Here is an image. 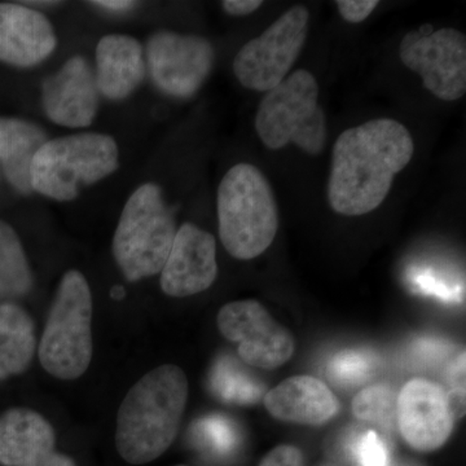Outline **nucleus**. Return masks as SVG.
<instances>
[{"mask_svg":"<svg viewBox=\"0 0 466 466\" xmlns=\"http://www.w3.org/2000/svg\"><path fill=\"white\" fill-rule=\"evenodd\" d=\"M147 55L153 82L175 97L200 90L214 64L213 46L198 35L159 32L149 39Z\"/></svg>","mask_w":466,"mask_h":466,"instance_id":"11","label":"nucleus"},{"mask_svg":"<svg viewBox=\"0 0 466 466\" xmlns=\"http://www.w3.org/2000/svg\"><path fill=\"white\" fill-rule=\"evenodd\" d=\"M452 351V345L437 337H420L410 343V359L421 367L441 364Z\"/></svg>","mask_w":466,"mask_h":466,"instance_id":"27","label":"nucleus"},{"mask_svg":"<svg viewBox=\"0 0 466 466\" xmlns=\"http://www.w3.org/2000/svg\"><path fill=\"white\" fill-rule=\"evenodd\" d=\"M54 429L30 408H12L0 417V464L33 466L54 452Z\"/></svg>","mask_w":466,"mask_h":466,"instance_id":"17","label":"nucleus"},{"mask_svg":"<svg viewBox=\"0 0 466 466\" xmlns=\"http://www.w3.org/2000/svg\"><path fill=\"white\" fill-rule=\"evenodd\" d=\"M92 5L109 9V11L121 12L134 8L137 3L127 2V0H99V2H92Z\"/></svg>","mask_w":466,"mask_h":466,"instance_id":"32","label":"nucleus"},{"mask_svg":"<svg viewBox=\"0 0 466 466\" xmlns=\"http://www.w3.org/2000/svg\"><path fill=\"white\" fill-rule=\"evenodd\" d=\"M33 287V276L16 231L0 220V297L25 296Z\"/></svg>","mask_w":466,"mask_h":466,"instance_id":"21","label":"nucleus"},{"mask_svg":"<svg viewBox=\"0 0 466 466\" xmlns=\"http://www.w3.org/2000/svg\"><path fill=\"white\" fill-rule=\"evenodd\" d=\"M447 381H449V395L451 408L455 417H461L465 410V352L451 361L447 370Z\"/></svg>","mask_w":466,"mask_h":466,"instance_id":"28","label":"nucleus"},{"mask_svg":"<svg viewBox=\"0 0 466 466\" xmlns=\"http://www.w3.org/2000/svg\"><path fill=\"white\" fill-rule=\"evenodd\" d=\"M401 63L421 76L426 90L443 101L461 99L466 92L465 34L452 27L406 34L400 45Z\"/></svg>","mask_w":466,"mask_h":466,"instance_id":"9","label":"nucleus"},{"mask_svg":"<svg viewBox=\"0 0 466 466\" xmlns=\"http://www.w3.org/2000/svg\"><path fill=\"white\" fill-rule=\"evenodd\" d=\"M377 359L367 350H343L328 363V375L343 386L366 382L375 372Z\"/></svg>","mask_w":466,"mask_h":466,"instance_id":"25","label":"nucleus"},{"mask_svg":"<svg viewBox=\"0 0 466 466\" xmlns=\"http://www.w3.org/2000/svg\"><path fill=\"white\" fill-rule=\"evenodd\" d=\"M50 21L41 12L0 3V61L20 67L36 66L56 48Z\"/></svg>","mask_w":466,"mask_h":466,"instance_id":"15","label":"nucleus"},{"mask_svg":"<svg viewBox=\"0 0 466 466\" xmlns=\"http://www.w3.org/2000/svg\"><path fill=\"white\" fill-rule=\"evenodd\" d=\"M398 466H416V465H412V464H400V465H398Z\"/></svg>","mask_w":466,"mask_h":466,"instance_id":"34","label":"nucleus"},{"mask_svg":"<svg viewBox=\"0 0 466 466\" xmlns=\"http://www.w3.org/2000/svg\"><path fill=\"white\" fill-rule=\"evenodd\" d=\"M348 452L357 466H390L388 443L373 431L352 435Z\"/></svg>","mask_w":466,"mask_h":466,"instance_id":"26","label":"nucleus"},{"mask_svg":"<svg viewBox=\"0 0 466 466\" xmlns=\"http://www.w3.org/2000/svg\"><path fill=\"white\" fill-rule=\"evenodd\" d=\"M267 410L276 419L302 425H321L339 413V403L324 382L315 377L285 380L265 397Z\"/></svg>","mask_w":466,"mask_h":466,"instance_id":"16","label":"nucleus"},{"mask_svg":"<svg viewBox=\"0 0 466 466\" xmlns=\"http://www.w3.org/2000/svg\"><path fill=\"white\" fill-rule=\"evenodd\" d=\"M397 420L407 443L428 452L440 449L449 440L455 415L441 386L416 379L406 383L398 395Z\"/></svg>","mask_w":466,"mask_h":466,"instance_id":"12","label":"nucleus"},{"mask_svg":"<svg viewBox=\"0 0 466 466\" xmlns=\"http://www.w3.org/2000/svg\"><path fill=\"white\" fill-rule=\"evenodd\" d=\"M33 466H76L75 461L67 456L60 455V453L52 452L46 456L41 461L36 462Z\"/></svg>","mask_w":466,"mask_h":466,"instance_id":"33","label":"nucleus"},{"mask_svg":"<svg viewBox=\"0 0 466 466\" xmlns=\"http://www.w3.org/2000/svg\"><path fill=\"white\" fill-rule=\"evenodd\" d=\"M211 388L218 397L236 404L257 403L263 395L262 383L248 375L231 358L217 361L211 372Z\"/></svg>","mask_w":466,"mask_h":466,"instance_id":"22","label":"nucleus"},{"mask_svg":"<svg viewBox=\"0 0 466 466\" xmlns=\"http://www.w3.org/2000/svg\"><path fill=\"white\" fill-rule=\"evenodd\" d=\"M413 153L412 135L395 119H370L343 131L332 150L327 187L330 208L345 217H360L376 210Z\"/></svg>","mask_w":466,"mask_h":466,"instance_id":"1","label":"nucleus"},{"mask_svg":"<svg viewBox=\"0 0 466 466\" xmlns=\"http://www.w3.org/2000/svg\"><path fill=\"white\" fill-rule=\"evenodd\" d=\"M309 14L294 5L257 38L242 46L233 73L248 90L267 92L284 81L308 38Z\"/></svg>","mask_w":466,"mask_h":466,"instance_id":"8","label":"nucleus"},{"mask_svg":"<svg viewBox=\"0 0 466 466\" xmlns=\"http://www.w3.org/2000/svg\"><path fill=\"white\" fill-rule=\"evenodd\" d=\"M218 327L227 339L238 343V355L251 367L274 370L293 355V337L257 300L223 306L218 314Z\"/></svg>","mask_w":466,"mask_h":466,"instance_id":"10","label":"nucleus"},{"mask_svg":"<svg viewBox=\"0 0 466 466\" xmlns=\"http://www.w3.org/2000/svg\"><path fill=\"white\" fill-rule=\"evenodd\" d=\"M337 9L343 20L351 24L363 23L375 11L377 0H337Z\"/></svg>","mask_w":466,"mask_h":466,"instance_id":"29","label":"nucleus"},{"mask_svg":"<svg viewBox=\"0 0 466 466\" xmlns=\"http://www.w3.org/2000/svg\"><path fill=\"white\" fill-rule=\"evenodd\" d=\"M262 5L263 2L260 0H225L222 3V7L227 14L232 15V16H248V15L254 14Z\"/></svg>","mask_w":466,"mask_h":466,"instance_id":"31","label":"nucleus"},{"mask_svg":"<svg viewBox=\"0 0 466 466\" xmlns=\"http://www.w3.org/2000/svg\"><path fill=\"white\" fill-rule=\"evenodd\" d=\"M188 400L182 368L150 370L126 394L116 415V446L125 461L147 464L167 452L179 431Z\"/></svg>","mask_w":466,"mask_h":466,"instance_id":"2","label":"nucleus"},{"mask_svg":"<svg viewBox=\"0 0 466 466\" xmlns=\"http://www.w3.org/2000/svg\"><path fill=\"white\" fill-rule=\"evenodd\" d=\"M97 91L96 78L87 61L75 56L43 84V108L55 124L87 127L96 116Z\"/></svg>","mask_w":466,"mask_h":466,"instance_id":"14","label":"nucleus"},{"mask_svg":"<svg viewBox=\"0 0 466 466\" xmlns=\"http://www.w3.org/2000/svg\"><path fill=\"white\" fill-rule=\"evenodd\" d=\"M397 395L388 385H373L358 392L352 412L361 421L372 422L383 431H391L397 419Z\"/></svg>","mask_w":466,"mask_h":466,"instance_id":"23","label":"nucleus"},{"mask_svg":"<svg viewBox=\"0 0 466 466\" xmlns=\"http://www.w3.org/2000/svg\"><path fill=\"white\" fill-rule=\"evenodd\" d=\"M256 131L268 149L294 144L309 156L321 155L327 143V116L319 104L314 75L296 70L267 91L257 112Z\"/></svg>","mask_w":466,"mask_h":466,"instance_id":"4","label":"nucleus"},{"mask_svg":"<svg viewBox=\"0 0 466 466\" xmlns=\"http://www.w3.org/2000/svg\"><path fill=\"white\" fill-rule=\"evenodd\" d=\"M175 235L173 213L161 189L143 184L126 202L113 238V254L126 280L134 283L161 272Z\"/></svg>","mask_w":466,"mask_h":466,"instance_id":"5","label":"nucleus"},{"mask_svg":"<svg viewBox=\"0 0 466 466\" xmlns=\"http://www.w3.org/2000/svg\"><path fill=\"white\" fill-rule=\"evenodd\" d=\"M35 333L29 315L14 303L0 305V381L25 372L35 352Z\"/></svg>","mask_w":466,"mask_h":466,"instance_id":"20","label":"nucleus"},{"mask_svg":"<svg viewBox=\"0 0 466 466\" xmlns=\"http://www.w3.org/2000/svg\"><path fill=\"white\" fill-rule=\"evenodd\" d=\"M193 440L217 458H225L233 453L238 444V433L232 421L223 416H208L198 420L192 429Z\"/></svg>","mask_w":466,"mask_h":466,"instance_id":"24","label":"nucleus"},{"mask_svg":"<svg viewBox=\"0 0 466 466\" xmlns=\"http://www.w3.org/2000/svg\"><path fill=\"white\" fill-rule=\"evenodd\" d=\"M218 275L217 244L211 233L184 223L161 271V288L170 297L195 296L208 289Z\"/></svg>","mask_w":466,"mask_h":466,"instance_id":"13","label":"nucleus"},{"mask_svg":"<svg viewBox=\"0 0 466 466\" xmlns=\"http://www.w3.org/2000/svg\"><path fill=\"white\" fill-rule=\"evenodd\" d=\"M46 140L41 127L17 118H0V164L9 183L21 193L33 191L30 167Z\"/></svg>","mask_w":466,"mask_h":466,"instance_id":"19","label":"nucleus"},{"mask_svg":"<svg viewBox=\"0 0 466 466\" xmlns=\"http://www.w3.org/2000/svg\"><path fill=\"white\" fill-rule=\"evenodd\" d=\"M179 466H184V465H179Z\"/></svg>","mask_w":466,"mask_h":466,"instance_id":"35","label":"nucleus"},{"mask_svg":"<svg viewBox=\"0 0 466 466\" xmlns=\"http://www.w3.org/2000/svg\"><path fill=\"white\" fill-rule=\"evenodd\" d=\"M260 466H303V456L293 446H279L260 462Z\"/></svg>","mask_w":466,"mask_h":466,"instance_id":"30","label":"nucleus"},{"mask_svg":"<svg viewBox=\"0 0 466 466\" xmlns=\"http://www.w3.org/2000/svg\"><path fill=\"white\" fill-rule=\"evenodd\" d=\"M96 85L110 100L133 94L146 76L142 45L133 36L112 34L100 39L96 47Z\"/></svg>","mask_w":466,"mask_h":466,"instance_id":"18","label":"nucleus"},{"mask_svg":"<svg viewBox=\"0 0 466 466\" xmlns=\"http://www.w3.org/2000/svg\"><path fill=\"white\" fill-rule=\"evenodd\" d=\"M118 168V146L108 135L84 133L47 140L34 156V191L57 201L75 200L86 186Z\"/></svg>","mask_w":466,"mask_h":466,"instance_id":"6","label":"nucleus"},{"mask_svg":"<svg viewBox=\"0 0 466 466\" xmlns=\"http://www.w3.org/2000/svg\"><path fill=\"white\" fill-rule=\"evenodd\" d=\"M217 205L220 240L233 258L254 259L271 247L279 228L278 205L258 167L229 168L218 188Z\"/></svg>","mask_w":466,"mask_h":466,"instance_id":"3","label":"nucleus"},{"mask_svg":"<svg viewBox=\"0 0 466 466\" xmlns=\"http://www.w3.org/2000/svg\"><path fill=\"white\" fill-rule=\"evenodd\" d=\"M92 296L81 272L61 278L56 297L39 345L46 372L60 380H76L90 367L92 351Z\"/></svg>","mask_w":466,"mask_h":466,"instance_id":"7","label":"nucleus"}]
</instances>
